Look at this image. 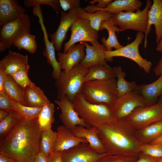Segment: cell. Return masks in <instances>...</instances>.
Segmentation results:
<instances>
[{
	"label": "cell",
	"instance_id": "1",
	"mask_svg": "<svg viewBox=\"0 0 162 162\" xmlns=\"http://www.w3.org/2000/svg\"><path fill=\"white\" fill-rule=\"evenodd\" d=\"M41 132L38 118L31 120L19 119L0 140V153L15 162H33L40 152Z\"/></svg>",
	"mask_w": 162,
	"mask_h": 162
},
{
	"label": "cell",
	"instance_id": "2",
	"mask_svg": "<svg viewBox=\"0 0 162 162\" xmlns=\"http://www.w3.org/2000/svg\"><path fill=\"white\" fill-rule=\"evenodd\" d=\"M98 128L106 153L138 157L141 153L139 148L142 143L136 137L137 130L126 120H116Z\"/></svg>",
	"mask_w": 162,
	"mask_h": 162
},
{
	"label": "cell",
	"instance_id": "3",
	"mask_svg": "<svg viewBox=\"0 0 162 162\" xmlns=\"http://www.w3.org/2000/svg\"><path fill=\"white\" fill-rule=\"evenodd\" d=\"M116 78L84 82L81 94L90 103L104 104L112 107L118 98Z\"/></svg>",
	"mask_w": 162,
	"mask_h": 162
},
{
	"label": "cell",
	"instance_id": "4",
	"mask_svg": "<svg viewBox=\"0 0 162 162\" xmlns=\"http://www.w3.org/2000/svg\"><path fill=\"white\" fill-rule=\"evenodd\" d=\"M73 104L80 117L92 127L98 128L116 120L111 107L104 104L90 103L81 94L76 97Z\"/></svg>",
	"mask_w": 162,
	"mask_h": 162
},
{
	"label": "cell",
	"instance_id": "5",
	"mask_svg": "<svg viewBox=\"0 0 162 162\" xmlns=\"http://www.w3.org/2000/svg\"><path fill=\"white\" fill-rule=\"evenodd\" d=\"M89 70L78 64L68 72H62L55 83L57 99L60 100L66 96L73 103L76 97L81 94L84 78Z\"/></svg>",
	"mask_w": 162,
	"mask_h": 162
},
{
	"label": "cell",
	"instance_id": "6",
	"mask_svg": "<svg viewBox=\"0 0 162 162\" xmlns=\"http://www.w3.org/2000/svg\"><path fill=\"white\" fill-rule=\"evenodd\" d=\"M152 1L147 0L144 8L136 12L122 11L112 14L111 18L121 32L131 29L137 32L145 33L146 29L148 11Z\"/></svg>",
	"mask_w": 162,
	"mask_h": 162
},
{
	"label": "cell",
	"instance_id": "7",
	"mask_svg": "<svg viewBox=\"0 0 162 162\" xmlns=\"http://www.w3.org/2000/svg\"><path fill=\"white\" fill-rule=\"evenodd\" d=\"M145 34L141 32H137L135 40L131 43L118 50L104 52L106 61L112 62L113 57H122L129 58L136 63L141 69L148 74L150 71L152 62L144 58L140 55L139 47L144 38Z\"/></svg>",
	"mask_w": 162,
	"mask_h": 162
},
{
	"label": "cell",
	"instance_id": "8",
	"mask_svg": "<svg viewBox=\"0 0 162 162\" xmlns=\"http://www.w3.org/2000/svg\"><path fill=\"white\" fill-rule=\"evenodd\" d=\"M31 22L26 14L2 27L0 32V51L9 49L15 41L23 35L30 32Z\"/></svg>",
	"mask_w": 162,
	"mask_h": 162
},
{
	"label": "cell",
	"instance_id": "9",
	"mask_svg": "<svg viewBox=\"0 0 162 162\" xmlns=\"http://www.w3.org/2000/svg\"><path fill=\"white\" fill-rule=\"evenodd\" d=\"M147 105L145 98L135 91L118 98L111 109L116 120H124L137 109Z\"/></svg>",
	"mask_w": 162,
	"mask_h": 162
},
{
	"label": "cell",
	"instance_id": "10",
	"mask_svg": "<svg viewBox=\"0 0 162 162\" xmlns=\"http://www.w3.org/2000/svg\"><path fill=\"white\" fill-rule=\"evenodd\" d=\"M136 130L162 120V106L157 103L137 109L126 119Z\"/></svg>",
	"mask_w": 162,
	"mask_h": 162
},
{
	"label": "cell",
	"instance_id": "11",
	"mask_svg": "<svg viewBox=\"0 0 162 162\" xmlns=\"http://www.w3.org/2000/svg\"><path fill=\"white\" fill-rule=\"evenodd\" d=\"M71 35L69 40L64 45V53L67 52L69 47L80 42H88L91 43L97 40L98 31L93 29L87 20L77 17L70 28Z\"/></svg>",
	"mask_w": 162,
	"mask_h": 162
},
{
	"label": "cell",
	"instance_id": "12",
	"mask_svg": "<svg viewBox=\"0 0 162 162\" xmlns=\"http://www.w3.org/2000/svg\"><path fill=\"white\" fill-rule=\"evenodd\" d=\"M63 162H97L106 153L100 154L88 143L82 142L62 153Z\"/></svg>",
	"mask_w": 162,
	"mask_h": 162
},
{
	"label": "cell",
	"instance_id": "13",
	"mask_svg": "<svg viewBox=\"0 0 162 162\" xmlns=\"http://www.w3.org/2000/svg\"><path fill=\"white\" fill-rule=\"evenodd\" d=\"M54 102L60 109L61 113L59 118L63 125L67 128L71 130L77 126L87 128L92 127L80 117L74 109L73 103L67 97L60 100L56 99Z\"/></svg>",
	"mask_w": 162,
	"mask_h": 162
},
{
	"label": "cell",
	"instance_id": "14",
	"mask_svg": "<svg viewBox=\"0 0 162 162\" xmlns=\"http://www.w3.org/2000/svg\"><path fill=\"white\" fill-rule=\"evenodd\" d=\"M77 8L70 10L67 13L62 11L58 26L54 33L50 34L51 42L58 51L61 50L62 43L67 38V33L69 29L77 18Z\"/></svg>",
	"mask_w": 162,
	"mask_h": 162
},
{
	"label": "cell",
	"instance_id": "15",
	"mask_svg": "<svg viewBox=\"0 0 162 162\" xmlns=\"http://www.w3.org/2000/svg\"><path fill=\"white\" fill-rule=\"evenodd\" d=\"M85 47L82 44H75L70 46L66 53H58V61L63 72L69 71L84 59L86 56Z\"/></svg>",
	"mask_w": 162,
	"mask_h": 162
},
{
	"label": "cell",
	"instance_id": "16",
	"mask_svg": "<svg viewBox=\"0 0 162 162\" xmlns=\"http://www.w3.org/2000/svg\"><path fill=\"white\" fill-rule=\"evenodd\" d=\"M152 25L155 27V41L157 44L162 39V0H153L148 11L147 26L144 38L145 49L147 48V36Z\"/></svg>",
	"mask_w": 162,
	"mask_h": 162
},
{
	"label": "cell",
	"instance_id": "17",
	"mask_svg": "<svg viewBox=\"0 0 162 162\" xmlns=\"http://www.w3.org/2000/svg\"><path fill=\"white\" fill-rule=\"evenodd\" d=\"M82 44L86 47V56L79 64L80 66L89 68L98 65L109 66L106 62L104 52L106 49L103 44H100L98 40L91 43V46L86 42Z\"/></svg>",
	"mask_w": 162,
	"mask_h": 162
},
{
	"label": "cell",
	"instance_id": "18",
	"mask_svg": "<svg viewBox=\"0 0 162 162\" xmlns=\"http://www.w3.org/2000/svg\"><path fill=\"white\" fill-rule=\"evenodd\" d=\"M57 130V139L52 152L62 153L81 143H88L86 139L76 137L63 125L59 126Z\"/></svg>",
	"mask_w": 162,
	"mask_h": 162
},
{
	"label": "cell",
	"instance_id": "19",
	"mask_svg": "<svg viewBox=\"0 0 162 162\" xmlns=\"http://www.w3.org/2000/svg\"><path fill=\"white\" fill-rule=\"evenodd\" d=\"M37 16L39 19L38 22L40 25L44 34L45 48L42 54L46 58L48 64L52 67V76L53 79L56 80L59 77L62 72L59 64L56 57L55 48L54 45L49 40L48 34L44 22L43 14H39Z\"/></svg>",
	"mask_w": 162,
	"mask_h": 162
},
{
	"label": "cell",
	"instance_id": "20",
	"mask_svg": "<svg viewBox=\"0 0 162 162\" xmlns=\"http://www.w3.org/2000/svg\"><path fill=\"white\" fill-rule=\"evenodd\" d=\"M142 2L139 0H116L113 1L106 8L99 9L94 5H89L84 8L87 12L93 13L98 10H103L114 14L122 11L135 12L140 10Z\"/></svg>",
	"mask_w": 162,
	"mask_h": 162
},
{
	"label": "cell",
	"instance_id": "21",
	"mask_svg": "<svg viewBox=\"0 0 162 162\" xmlns=\"http://www.w3.org/2000/svg\"><path fill=\"white\" fill-rule=\"evenodd\" d=\"M25 9L15 0H0V26L25 15Z\"/></svg>",
	"mask_w": 162,
	"mask_h": 162
},
{
	"label": "cell",
	"instance_id": "22",
	"mask_svg": "<svg viewBox=\"0 0 162 162\" xmlns=\"http://www.w3.org/2000/svg\"><path fill=\"white\" fill-rule=\"evenodd\" d=\"M70 130L76 137L86 139L97 152L100 154L106 153L105 148L98 136V128L92 126L87 128L77 126Z\"/></svg>",
	"mask_w": 162,
	"mask_h": 162
},
{
	"label": "cell",
	"instance_id": "23",
	"mask_svg": "<svg viewBox=\"0 0 162 162\" xmlns=\"http://www.w3.org/2000/svg\"><path fill=\"white\" fill-rule=\"evenodd\" d=\"M28 57L9 50L8 55L0 61V69L10 75L28 65Z\"/></svg>",
	"mask_w": 162,
	"mask_h": 162
},
{
	"label": "cell",
	"instance_id": "24",
	"mask_svg": "<svg viewBox=\"0 0 162 162\" xmlns=\"http://www.w3.org/2000/svg\"><path fill=\"white\" fill-rule=\"evenodd\" d=\"M152 82L138 85L135 91L146 99L148 105L155 104L162 94V75Z\"/></svg>",
	"mask_w": 162,
	"mask_h": 162
},
{
	"label": "cell",
	"instance_id": "25",
	"mask_svg": "<svg viewBox=\"0 0 162 162\" xmlns=\"http://www.w3.org/2000/svg\"><path fill=\"white\" fill-rule=\"evenodd\" d=\"M104 29L106 30L108 33V37L107 39L105 37L101 39V41L105 46L106 51H112V48H115V50H118L123 46L119 43L116 34V32L119 33L121 32L120 30L115 24L111 18L101 23L100 30H102Z\"/></svg>",
	"mask_w": 162,
	"mask_h": 162
},
{
	"label": "cell",
	"instance_id": "26",
	"mask_svg": "<svg viewBox=\"0 0 162 162\" xmlns=\"http://www.w3.org/2000/svg\"><path fill=\"white\" fill-rule=\"evenodd\" d=\"M26 106L42 107L50 101L41 88L34 83L24 89Z\"/></svg>",
	"mask_w": 162,
	"mask_h": 162
},
{
	"label": "cell",
	"instance_id": "27",
	"mask_svg": "<svg viewBox=\"0 0 162 162\" xmlns=\"http://www.w3.org/2000/svg\"><path fill=\"white\" fill-rule=\"evenodd\" d=\"M136 135L142 143H149L162 136V120L137 130Z\"/></svg>",
	"mask_w": 162,
	"mask_h": 162
},
{
	"label": "cell",
	"instance_id": "28",
	"mask_svg": "<svg viewBox=\"0 0 162 162\" xmlns=\"http://www.w3.org/2000/svg\"><path fill=\"white\" fill-rule=\"evenodd\" d=\"M76 15L77 17L88 20L92 27L98 31L101 23L103 21L110 20L112 14L103 10H98L94 13H89L80 6L76 8Z\"/></svg>",
	"mask_w": 162,
	"mask_h": 162
},
{
	"label": "cell",
	"instance_id": "29",
	"mask_svg": "<svg viewBox=\"0 0 162 162\" xmlns=\"http://www.w3.org/2000/svg\"><path fill=\"white\" fill-rule=\"evenodd\" d=\"M116 77L112 68L110 66L98 65L89 68L84 78V82L93 80H106Z\"/></svg>",
	"mask_w": 162,
	"mask_h": 162
},
{
	"label": "cell",
	"instance_id": "30",
	"mask_svg": "<svg viewBox=\"0 0 162 162\" xmlns=\"http://www.w3.org/2000/svg\"><path fill=\"white\" fill-rule=\"evenodd\" d=\"M112 68L117 78L116 86L118 98L136 91L138 85L135 81L129 82L125 80V72L121 66H115Z\"/></svg>",
	"mask_w": 162,
	"mask_h": 162
},
{
	"label": "cell",
	"instance_id": "31",
	"mask_svg": "<svg viewBox=\"0 0 162 162\" xmlns=\"http://www.w3.org/2000/svg\"><path fill=\"white\" fill-rule=\"evenodd\" d=\"M4 92L14 101L26 106L24 89L8 75L3 87Z\"/></svg>",
	"mask_w": 162,
	"mask_h": 162
},
{
	"label": "cell",
	"instance_id": "32",
	"mask_svg": "<svg viewBox=\"0 0 162 162\" xmlns=\"http://www.w3.org/2000/svg\"><path fill=\"white\" fill-rule=\"evenodd\" d=\"M57 137V132L51 129L41 131L40 143V152L48 158L52 152Z\"/></svg>",
	"mask_w": 162,
	"mask_h": 162
},
{
	"label": "cell",
	"instance_id": "33",
	"mask_svg": "<svg viewBox=\"0 0 162 162\" xmlns=\"http://www.w3.org/2000/svg\"><path fill=\"white\" fill-rule=\"evenodd\" d=\"M55 107L51 102L44 105L38 118L40 128L42 130L51 129L54 122Z\"/></svg>",
	"mask_w": 162,
	"mask_h": 162
},
{
	"label": "cell",
	"instance_id": "34",
	"mask_svg": "<svg viewBox=\"0 0 162 162\" xmlns=\"http://www.w3.org/2000/svg\"><path fill=\"white\" fill-rule=\"evenodd\" d=\"M15 112L19 119L31 120L38 118L42 107H30L14 102Z\"/></svg>",
	"mask_w": 162,
	"mask_h": 162
},
{
	"label": "cell",
	"instance_id": "35",
	"mask_svg": "<svg viewBox=\"0 0 162 162\" xmlns=\"http://www.w3.org/2000/svg\"><path fill=\"white\" fill-rule=\"evenodd\" d=\"M13 45L19 50L23 49L32 53L35 52L37 47L35 36L30 33L26 34L19 38Z\"/></svg>",
	"mask_w": 162,
	"mask_h": 162
},
{
	"label": "cell",
	"instance_id": "36",
	"mask_svg": "<svg viewBox=\"0 0 162 162\" xmlns=\"http://www.w3.org/2000/svg\"><path fill=\"white\" fill-rule=\"evenodd\" d=\"M29 67L28 64L18 71L10 75L14 80L24 89L27 87L32 86L34 83L31 81L28 76V72Z\"/></svg>",
	"mask_w": 162,
	"mask_h": 162
},
{
	"label": "cell",
	"instance_id": "37",
	"mask_svg": "<svg viewBox=\"0 0 162 162\" xmlns=\"http://www.w3.org/2000/svg\"><path fill=\"white\" fill-rule=\"evenodd\" d=\"M19 119L15 112H14L10 113L4 119L0 122V140L10 132Z\"/></svg>",
	"mask_w": 162,
	"mask_h": 162
},
{
	"label": "cell",
	"instance_id": "38",
	"mask_svg": "<svg viewBox=\"0 0 162 162\" xmlns=\"http://www.w3.org/2000/svg\"><path fill=\"white\" fill-rule=\"evenodd\" d=\"M139 150L141 153L156 158H162V143L142 144Z\"/></svg>",
	"mask_w": 162,
	"mask_h": 162
},
{
	"label": "cell",
	"instance_id": "39",
	"mask_svg": "<svg viewBox=\"0 0 162 162\" xmlns=\"http://www.w3.org/2000/svg\"><path fill=\"white\" fill-rule=\"evenodd\" d=\"M24 4L26 8H33L41 4L47 5L51 6L57 14L61 9L59 0H24Z\"/></svg>",
	"mask_w": 162,
	"mask_h": 162
},
{
	"label": "cell",
	"instance_id": "40",
	"mask_svg": "<svg viewBox=\"0 0 162 162\" xmlns=\"http://www.w3.org/2000/svg\"><path fill=\"white\" fill-rule=\"evenodd\" d=\"M138 157L121 154H107L97 162H135Z\"/></svg>",
	"mask_w": 162,
	"mask_h": 162
},
{
	"label": "cell",
	"instance_id": "41",
	"mask_svg": "<svg viewBox=\"0 0 162 162\" xmlns=\"http://www.w3.org/2000/svg\"><path fill=\"white\" fill-rule=\"evenodd\" d=\"M14 102L4 92H0V110L10 113L15 112Z\"/></svg>",
	"mask_w": 162,
	"mask_h": 162
},
{
	"label": "cell",
	"instance_id": "42",
	"mask_svg": "<svg viewBox=\"0 0 162 162\" xmlns=\"http://www.w3.org/2000/svg\"><path fill=\"white\" fill-rule=\"evenodd\" d=\"M60 6L63 11L76 8L80 6V0H59Z\"/></svg>",
	"mask_w": 162,
	"mask_h": 162
},
{
	"label": "cell",
	"instance_id": "43",
	"mask_svg": "<svg viewBox=\"0 0 162 162\" xmlns=\"http://www.w3.org/2000/svg\"><path fill=\"white\" fill-rule=\"evenodd\" d=\"M113 1L112 0H93L89 1L88 3L92 5H94L95 3H98L94 5L95 7L99 9H103L106 8Z\"/></svg>",
	"mask_w": 162,
	"mask_h": 162
},
{
	"label": "cell",
	"instance_id": "44",
	"mask_svg": "<svg viewBox=\"0 0 162 162\" xmlns=\"http://www.w3.org/2000/svg\"><path fill=\"white\" fill-rule=\"evenodd\" d=\"M157 159L141 153L135 162H155Z\"/></svg>",
	"mask_w": 162,
	"mask_h": 162
},
{
	"label": "cell",
	"instance_id": "45",
	"mask_svg": "<svg viewBox=\"0 0 162 162\" xmlns=\"http://www.w3.org/2000/svg\"><path fill=\"white\" fill-rule=\"evenodd\" d=\"M48 162H63L62 153L52 152L48 158Z\"/></svg>",
	"mask_w": 162,
	"mask_h": 162
},
{
	"label": "cell",
	"instance_id": "46",
	"mask_svg": "<svg viewBox=\"0 0 162 162\" xmlns=\"http://www.w3.org/2000/svg\"><path fill=\"white\" fill-rule=\"evenodd\" d=\"M8 75L4 70L0 69V92H4V85Z\"/></svg>",
	"mask_w": 162,
	"mask_h": 162
},
{
	"label": "cell",
	"instance_id": "47",
	"mask_svg": "<svg viewBox=\"0 0 162 162\" xmlns=\"http://www.w3.org/2000/svg\"><path fill=\"white\" fill-rule=\"evenodd\" d=\"M154 71L157 76H160L162 75V57L154 68Z\"/></svg>",
	"mask_w": 162,
	"mask_h": 162
},
{
	"label": "cell",
	"instance_id": "48",
	"mask_svg": "<svg viewBox=\"0 0 162 162\" xmlns=\"http://www.w3.org/2000/svg\"><path fill=\"white\" fill-rule=\"evenodd\" d=\"M33 162H48V158L40 152L36 156Z\"/></svg>",
	"mask_w": 162,
	"mask_h": 162
},
{
	"label": "cell",
	"instance_id": "49",
	"mask_svg": "<svg viewBox=\"0 0 162 162\" xmlns=\"http://www.w3.org/2000/svg\"><path fill=\"white\" fill-rule=\"evenodd\" d=\"M0 162H15L11 158L7 155L0 153Z\"/></svg>",
	"mask_w": 162,
	"mask_h": 162
},
{
	"label": "cell",
	"instance_id": "50",
	"mask_svg": "<svg viewBox=\"0 0 162 162\" xmlns=\"http://www.w3.org/2000/svg\"><path fill=\"white\" fill-rule=\"evenodd\" d=\"M10 113L7 111L0 110V122L4 119Z\"/></svg>",
	"mask_w": 162,
	"mask_h": 162
},
{
	"label": "cell",
	"instance_id": "51",
	"mask_svg": "<svg viewBox=\"0 0 162 162\" xmlns=\"http://www.w3.org/2000/svg\"><path fill=\"white\" fill-rule=\"evenodd\" d=\"M156 50L157 51L162 53V39L159 43L157 44Z\"/></svg>",
	"mask_w": 162,
	"mask_h": 162
},
{
	"label": "cell",
	"instance_id": "52",
	"mask_svg": "<svg viewBox=\"0 0 162 162\" xmlns=\"http://www.w3.org/2000/svg\"><path fill=\"white\" fill-rule=\"evenodd\" d=\"M159 143H162V136L151 142L149 143L153 144Z\"/></svg>",
	"mask_w": 162,
	"mask_h": 162
},
{
	"label": "cell",
	"instance_id": "53",
	"mask_svg": "<svg viewBox=\"0 0 162 162\" xmlns=\"http://www.w3.org/2000/svg\"><path fill=\"white\" fill-rule=\"evenodd\" d=\"M157 103L162 106V94L158 99Z\"/></svg>",
	"mask_w": 162,
	"mask_h": 162
},
{
	"label": "cell",
	"instance_id": "54",
	"mask_svg": "<svg viewBox=\"0 0 162 162\" xmlns=\"http://www.w3.org/2000/svg\"><path fill=\"white\" fill-rule=\"evenodd\" d=\"M155 162H162V158H158Z\"/></svg>",
	"mask_w": 162,
	"mask_h": 162
}]
</instances>
